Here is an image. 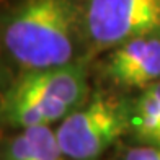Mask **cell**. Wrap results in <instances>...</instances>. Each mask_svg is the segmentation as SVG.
Segmentation results:
<instances>
[{
  "mask_svg": "<svg viewBox=\"0 0 160 160\" xmlns=\"http://www.w3.org/2000/svg\"><path fill=\"white\" fill-rule=\"evenodd\" d=\"M75 28L72 0H23L5 23L2 41L25 72L44 70L72 62Z\"/></svg>",
  "mask_w": 160,
  "mask_h": 160,
  "instance_id": "cell-1",
  "label": "cell"
},
{
  "mask_svg": "<svg viewBox=\"0 0 160 160\" xmlns=\"http://www.w3.org/2000/svg\"><path fill=\"white\" fill-rule=\"evenodd\" d=\"M129 126L126 108L100 95L65 116L56 128V137L67 160H97Z\"/></svg>",
  "mask_w": 160,
  "mask_h": 160,
  "instance_id": "cell-2",
  "label": "cell"
},
{
  "mask_svg": "<svg viewBox=\"0 0 160 160\" xmlns=\"http://www.w3.org/2000/svg\"><path fill=\"white\" fill-rule=\"evenodd\" d=\"M83 25L100 49L160 34V0H88Z\"/></svg>",
  "mask_w": 160,
  "mask_h": 160,
  "instance_id": "cell-3",
  "label": "cell"
},
{
  "mask_svg": "<svg viewBox=\"0 0 160 160\" xmlns=\"http://www.w3.org/2000/svg\"><path fill=\"white\" fill-rule=\"evenodd\" d=\"M8 95L42 97L59 101L74 111L87 103V74L82 65L75 62L44 70L23 72L8 90Z\"/></svg>",
  "mask_w": 160,
  "mask_h": 160,
  "instance_id": "cell-4",
  "label": "cell"
},
{
  "mask_svg": "<svg viewBox=\"0 0 160 160\" xmlns=\"http://www.w3.org/2000/svg\"><path fill=\"white\" fill-rule=\"evenodd\" d=\"M113 83L126 88H147L160 82V34L144 36L114 48L105 64Z\"/></svg>",
  "mask_w": 160,
  "mask_h": 160,
  "instance_id": "cell-5",
  "label": "cell"
},
{
  "mask_svg": "<svg viewBox=\"0 0 160 160\" xmlns=\"http://www.w3.org/2000/svg\"><path fill=\"white\" fill-rule=\"evenodd\" d=\"M72 110L54 100L36 95H7L2 101L3 119L10 126L23 129L51 128L54 122H61Z\"/></svg>",
  "mask_w": 160,
  "mask_h": 160,
  "instance_id": "cell-6",
  "label": "cell"
},
{
  "mask_svg": "<svg viewBox=\"0 0 160 160\" xmlns=\"http://www.w3.org/2000/svg\"><path fill=\"white\" fill-rule=\"evenodd\" d=\"M0 160H67L59 147L52 128L23 129L7 141Z\"/></svg>",
  "mask_w": 160,
  "mask_h": 160,
  "instance_id": "cell-7",
  "label": "cell"
},
{
  "mask_svg": "<svg viewBox=\"0 0 160 160\" xmlns=\"http://www.w3.org/2000/svg\"><path fill=\"white\" fill-rule=\"evenodd\" d=\"M121 160H160V145H137L124 152Z\"/></svg>",
  "mask_w": 160,
  "mask_h": 160,
  "instance_id": "cell-8",
  "label": "cell"
},
{
  "mask_svg": "<svg viewBox=\"0 0 160 160\" xmlns=\"http://www.w3.org/2000/svg\"><path fill=\"white\" fill-rule=\"evenodd\" d=\"M152 87H154V90H155V93H157V95H158V98H160V82L154 83V85H152Z\"/></svg>",
  "mask_w": 160,
  "mask_h": 160,
  "instance_id": "cell-9",
  "label": "cell"
}]
</instances>
